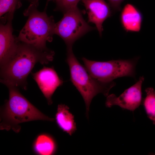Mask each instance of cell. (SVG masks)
Instances as JSON below:
<instances>
[{
    "mask_svg": "<svg viewBox=\"0 0 155 155\" xmlns=\"http://www.w3.org/2000/svg\"><path fill=\"white\" fill-rule=\"evenodd\" d=\"M54 55V51L47 47L40 48L19 40L13 54L0 67V82L7 86L26 90L27 77L36 64H48L53 60Z\"/></svg>",
    "mask_w": 155,
    "mask_h": 155,
    "instance_id": "6da1fadb",
    "label": "cell"
},
{
    "mask_svg": "<svg viewBox=\"0 0 155 155\" xmlns=\"http://www.w3.org/2000/svg\"><path fill=\"white\" fill-rule=\"evenodd\" d=\"M9 98L1 114L0 129H11L18 133L19 124L30 121L42 120L53 121L55 119L45 115L32 104L19 92L18 87L7 86Z\"/></svg>",
    "mask_w": 155,
    "mask_h": 155,
    "instance_id": "7a4b0ae2",
    "label": "cell"
},
{
    "mask_svg": "<svg viewBox=\"0 0 155 155\" xmlns=\"http://www.w3.org/2000/svg\"><path fill=\"white\" fill-rule=\"evenodd\" d=\"M38 1L31 3L24 11V15L28 19L17 38L27 44L45 48L46 42L53 40L56 23L53 16L47 14L46 8L43 12L38 10Z\"/></svg>",
    "mask_w": 155,
    "mask_h": 155,
    "instance_id": "3957f363",
    "label": "cell"
},
{
    "mask_svg": "<svg viewBox=\"0 0 155 155\" xmlns=\"http://www.w3.org/2000/svg\"><path fill=\"white\" fill-rule=\"evenodd\" d=\"M66 61L69 67L71 81L84 99L86 116L88 118L90 106L93 98L99 93L106 97L116 84L113 81L102 82L91 76L79 62L73 52L72 48H67Z\"/></svg>",
    "mask_w": 155,
    "mask_h": 155,
    "instance_id": "277c9868",
    "label": "cell"
},
{
    "mask_svg": "<svg viewBox=\"0 0 155 155\" xmlns=\"http://www.w3.org/2000/svg\"><path fill=\"white\" fill-rule=\"evenodd\" d=\"M139 58L98 61L82 59L86 69L93 77L104 82H111L125 76L135 78V69Z\"/></svg>",
    "mask_w": 155,
    "mask_h": 155,
    "instance_id": "5b68a950",
    "label": "cell"
},
{
    "mask_svg": "<svg viewBox=\"0 0 155 155\" xmlns=\"http://www.w3.org/2000/svg\"><path fill=\"white\" fill-rule=\"evenodd\" d=\"M83 13L78 7L72 8L64 13L62 18L56 23L55 34L63 39L67 48H72L75 41L96 29L86 22L83 17Z\"/></svg>",
    "mask_w": 155,
    "mask_h": 155,
    "instance_id": "8992f818",
    "label": "cell"
},
{
    "mask_svg": "<svg viewBox=\"0 0 155 155\" xmlns=\"http://www.w3.org/2000/svg\"><path fill=\"white\" fill-rule=\"evenodd\" d=\"M143 76L140 77L134 85L125 90L119 96L115 94L106 96V106L108 108L117 105L124 109L133 111L142 102V87L144 80Z\"/></svg>",
    "mask_w": 155,
    "mask_h": 155,
    "instance_id": "52a82bcc",
    "label": "cell"
},
{
    "mask_svg": "<svg viewBox=\"0 0 155 155\" xmlns=\"http://www.w3.org/2000/svg\"><path fill=\"white\" fill-rule=\"evenodd\" d=\"M14 13L0 17V63L3 65L12 56L18 45L17 37L13 34L12 22Z\"/></svg>",
    "mask_w": 155,
    "mask_h": 155,
    "instance_id": "ba28073f",
    "label": "cell"
},
{
    "mask_svg": "<svg viewBox=\"0 0 155 155\" xmlns=\"http://www.w3.org/2000/svg\"><path fill=\"white\" fill-rule=\"evenodd\" d=\"M33 78L47 101L52 103V97L57 88L62 85L63 80L53 68L44 67L37 72L32 73Z\"/></svg>",
    "mask_w": 155,
    "mask_h": 155,
    "instance_id": "9c48e42d",
    "label": "cell"
},
{
    "mask_svg": "<svg viewBox=\"0 0 155 155\" xmlns=\"http://www.w3.org/2000/svg\"><path fill=\"white\" fill-rule=\"evenodd\" d=\"M88 14V22L95 24L100 36L103 30L102 24L111 15L109 5L104 0H81Z\"/></svg>",
    "mask_w": 155,
    "mask_h": 155,
    "instance_id": "30bf717a",
    "label": "cell"
},
{
    "mask_svg": "<svg viewBox=\"0 0 155 155\" xmlns=\"http://www.w3.org/2000/svg\"><path fill=\"white\" fill-rule=\"evenodd\" d=\"M120 22L126 32H138L141 29L143 17L142 12L133 5H126L121 11Z\"/></svg>",
    "mask_w": 155,
    "mask_h": 155,
    "instance_id": "8fae6325",
    "label": "cell"
},
{
    "mask_svg": "<svg viewBox=\"0 0 155 155\" xmlns=\"http://www.w3.org/2000/svg\"><path fill=\"white\" fill-rule=\"evenodd\" d=\"M67 105L61 104L58 106L55 119L59 127L63 131L71 135L77 129L73 115Z\"/></svg>",
    "mask_w": 155,
    "mask_h": 155,
    "instance_id": "7c38bea8",
    "label": "cell"
},
{
    "mask_svg": "<svg viewBox=\"0 0 155 155\" xmlns=\"http://www.w3.org/2000/svg\"><path fill=\"white\" fill-rule=\"evenodd\" d=\"M35 152L41 155H50L53 154L56 149V145L53 139L46 134L39 135L34 145Z\"/></svg>",
    "mask_w": 155,
    "mask_h": 155,
    "instance_id": "4fadbf2b",
    "label": "cell"
},
{
    "mask_svg": "<svg viewBox=\"0 0 155 155\" xmlns=\"http://www.w3.org/2000/svg\"><path fill=\"white\" fill-rule=\"evenodd\" d=\"M146 96L143 102L148 117L155 125V90L149 87L145 90Z\"/></svg>",
    "mask_w": 155,
    "mask_h": 155,
    "instance_id": "5bb4252c",
    "label": "cell"
},
{
    "mask_svg": "<svg viewBox=\"0 0 155 155\" xmlns=\"http://www.w3.org/2000/svg\"><path fill=\"white\" fill-rule=\"evenodd\" d=\"M22 6L20 0H0V16L14 13Z\"/></svg>",
    "mask_w": 155,
    "mask_h": 155,
    "instance_id": "9a60e30c",
    "label": "cell"
},
{
    "mask_svg": "<svg viewBox=\"0 0 155 155\" xmlns=\"http://www.w3.org/2000/svg\"><path fill=\"white\" fill-rule=\"evenodd\" d=\"M80 0H59L57 2V5L55 9L60 11L63 13L72 8L77 7Z\"/></svg>",
    "mask_w": 155,
    "mask_h": 155,
    "instance_id": "2e32d148",
    "label": "cell"
},
{
    "mask_svg": "<svg viewBox=\"0 0 155 155\" xmlns=\"http://www.w3.org/2000/svg\"><path fill=\"white\" fill-rule=\"evenodd\" d=\"M109 5L115 11H117L121 9V5L124 0H107Z\"/></svg>",
    "mask_w": 155,
    "mask_h": 155,
    "instance_id": "e0dca14e",
    "label": "cell"
},
{
    "mask_svg": "<svg viewBox=\"0 0 155 155\" xmlns=\"http://www.w3.org/2000/svg\"><path fill=\"white\" fill-rule=\"evenodd\" d=\"M55 1L56 2H58L59 0H47V3H46V6H47V4H48V2L50 1Z\"/></svg>",
    "mask_w": 155,
    "mask_h": 155,
    "instance_id": "ac0fdd59",
    "label": "cell"
},
{
    "mask_svg": "<svg viewBox=\"0 0 155 155\" xmlns=\"http://www.w3.org/2000/svg\"><path fill=\"white\" fill-rule=\"evenodd\" d=\"M28 0L29 1H30L31 2V3H32L36 1H37L39 0Z\"/></svg>",
    "mask_w": 155,
    "mask_h": 155,
    "instance_id": "d6986e66",
    "label": "cell"
}]
</instances>
